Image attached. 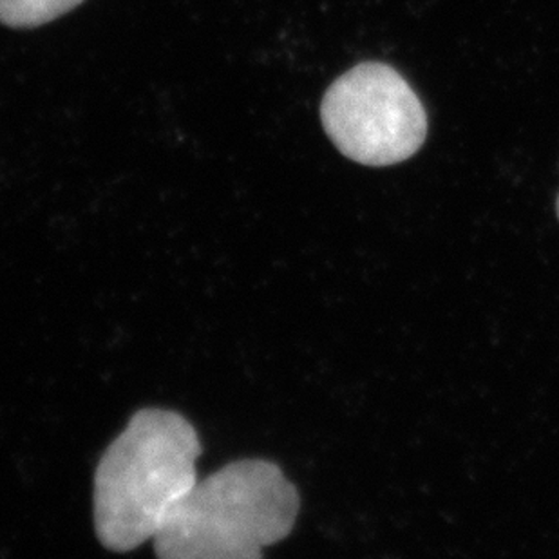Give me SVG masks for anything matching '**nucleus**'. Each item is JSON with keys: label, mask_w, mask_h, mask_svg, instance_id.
I'll return each mask as SVG.
<instances>
[{"label": "nucleus", "mask_w": 559, "mask_h": 559, "mask_svg": "<svg viewBox=\"0 0 559 559\" xmlns=\"http://www.w3.org/2000/svg\"><path fill=\"white\" fill-rule=\"evenodd\" d=\"M201 440L180 413L145 407L102 454L95 475V531L112 552H129L162 531L195 486Z\"/></svg>", "instance_id": "obj_1"}, {"label": "nucleus", "mask_w": 559, "mask_h": 559, "mask_svg": "<svg viewBox=\"0 0 559 559\" xmlns=\"http://www.w3.org/2000/svg\"><path fill=\"white\" fill-rule=\"evenodd\" d=\"M84 0H0V22L10 27H37L59 19Z\"/></svg>", "instance_id": "obj_4"}, {"label": "nucleus", "mask_w": 559, "mask_h": 559, "mask_svg": "<svg viewBox=\"0 0 559 559\" xmlns=\"http://www.w3.org/2000/svg\"><path fill=\"white\" fill-rule=\"evenodd\" d=\"M321 120L333 145L368 167L406 162L428 136L423 102L388 63H359L335 80L322 98Z\"/></svg>", "instance_id": "obj_3"}, {"label": "nucleus", "mask_w": 559, "mask_h": 559, "mask_svg": "<svg viewBox=\"0 0 559 559\" xmlns=\"http://www.w3.org/2000/svg\"><path fill=\"white\" fill-rule=\"evenodd\" d=\"M556 212H558V219H559V195H558V201H556Z\"/></svg>", "instance_id": "obj_5"}, {"label": "nucleus", "mask_w": 559, "mask_h": 559, "mask_svg": "<svg viewBox=\"0 0 559 559\" xmlns=\"http://www.w3.org/2000/svg\"><path fill=\"white\" fill-rule=\"evenodd\" d=\"M301 498L280 465L236 460L195 481L154 536L162 559H258L292 533Z\"/></svg>", "instance_id": "obj_2"}]
</instances>
